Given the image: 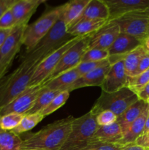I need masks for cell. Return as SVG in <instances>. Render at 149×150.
Here are the masks:
<instances>
[{"label": "cell", "mask_w": 149, "mask_h": 150, "mask_svg": "<svg viewBox=\"0 0 149 150\" xmlns=\"http://www.w3.org/2000/svg\"><path fill=\"white\" fill-rule=\"evenodd\" d=\"M148 113L147 110L144 111L137 120L133 122L128 128L123 133V145L134 143L137 138L143 134L145 123Z\"/></svg>", "instance_id": "cb8c5ba5"}, {"label": "cell", "mask_w": 149, "mask_h": 150, "mask_svg": "<svg viewBox=\"0 0 149 150\" xmlns=\"http://www.w3.org/2000/svg\"><path fill=\"white\" fill-rule=\"evenodd\" d=\"M16 0H0V18L4 13L11 8Z\"/></svg>", "instance_id": "f35d334b"}, {"label": "cell", "mask_w": 149, "mask_h": 150, "mask_svg": "<svg viewBox=\"0 0 149 150\" xmlns=\"http://www.w3.org/2000/svg\"><path fill=\"white\" fill-rule=\"evenodd\" d=\"M75 38L77 37L72 36L68 33L65 23L59 18L50 32L32 49L26 51L24 55L22 57V61L40 62L50 54Z\"/></svg>", "instance_id": "7a4b0ae2"}, {"label": "cell", "mask_w": 149, "mask_h": 150, "mask_svg": "<svg viewBox=\"0 0 149 150\" xmlns=\"http://www.w3.org/2000/svg\"><path fill=\"white\" fill-rule=\"evenodd\" d=\"M146 53L147 51L142 45L124 56V69L127 77H133L135 76L140 60Z\"/></svg>", "instance_id": "d4e9b609"}, {"label": "cell", "mask_w": 149, "mask_h": 150, "mask_svg": "<svg viewBox=\"0 0 149 150\" xmlns=\"http://www.w3.org/2000/svg\"><path fill=\"white\" fill-rule=\"evenodd\" d=\"M142 13H144V14L147 15V16H149V7H148V8L146 9V10H145L144 11H142Z\"/></svg>", "instance_id": "f6af8a7d"}, {"label": "cell", "mask_w": 149, "mask_h": 150, "mask_svg": "<svg viewBox=\"0 0 149 150\" xmlns=\"http://www.w3.org/2000/svg\"><path fill=\"white\" fill-rule=\"evenodd\" d=\"M149 69V53H146L143 57L142 59L140 60V62L139 64L138 67H137V72H136L135 76L144 73L145 71Z\"/></svg>", "instance_id": "8d00e7d4"}, {"label": "cell", "mask_w": 149, "mask_h": 150, "mask_svg": "<svg viewBox=\"0 0 149 150\" xmlns=\"http://www.w3.org/2000/svg\"><path fill=\"white\" fill-rule=\"evenodd\" d=\"M134 143L145 149H149V132L140 135Z\"/></svg>", "instance_id": "74e56055"}, {"label": "cell", "mask_w": 149, "mask_h": 150, "mask_svg": "<svg viewBox=\"0 0 149 150\" xmlns=\"http://www.w3.org/2000/svg\"><path fill=\"white\" fill-rule=\"evenodd\" d=\"M42 89V84L29 86L12 102L0 109V116L8 114L25 115L32 108Z\"/></svg>", "instance_id": "8fae6325"}, {"label": "cell", "mask_w": 149, "mask_h": 150, "mask_svg": "<svg viewBox=\"0 0 149 150\" xmlns=\"http://www.w3.org/2000/svg\"><path fill=\"white\" fill-rule=\"evenodd\" d=\"M24 115L18 114H8L0 116V130L12 131L18 126Z\"/></svg>", "instance_id": "f546056e"}, {"label": "cell", "mask_w": 149, "mask_h": 150, "mask_svg": "<svg viewBox=\"0 0 149 150\" xmlns=\"http://www.w3.org/2000/svg\"><path fill=\"white\" fill-rule=\"evenodd\" d=\"M70 92L68 91H64L61 92L51 102V103L46 107L44 110H42L40 112V114L43 116L44 117H47V116L50 115L51 114L53 113L58 108H61V106L66 103V102L68 100L69 97H70Z\"/></svg>", "instance_id": "4dcf8cb0"}, {"label": "cell", "mask_w": 149, "mask_h": 150, "mask_svg": "<svg viewBox=\"0 0 149 150\" xmlns=\"http://www.w3.org/2000/svg\"><path fill=\"white\" fill-rule=\"evenodd\" d=\"M43 119L44 117L40 113L34 114H26V115H24V117H23L18 126L15 127L13 130H12V131L18 135L25 133V132H27L33 129Z\"/></svg>", "instance_id": "83f0119b"}, {"label": "cell", "mask_w": 149, "mask_h": 150, "mask_svg": "<svg viewBox=\"0 0 149 150\" xmlns=\"http://www.w3.org/2000/svg\"><path fill=\"white\" fill-rule=\"evenodd\" d=\"M128 77L124 69V59L120 60L111 65L102 83V91L108 93L115 92L127 86Z\"/></svg>", "instance_id": "5bb4252c"}, {"label": "cell", "mask_w": 149, "mask_h": 150, "mask_svg": "<svg viewBox=\"0 0 149 150\" xmlns=\"http://www.w3.org/2000/svg\"><path fill=\"white\" fill-rule=\"evenodd\" d=\"M111 67L110 64H108L102 67H98L84 76L78 78L69 89L68 92H70L74 89L80 88L87 87V86H101L105 79L107 73Z\"/></svg>", "instance_id": "2e32d148"}, {"label": "cell", "mask_w": 149, "mask_h": 150, "mask_svg": "<svg viewBox=\"0 0 149 150\" xmlns=\"http://www.w3.org/2000/svg\"><path fill=\"white\" fill-rule=\"evenodd\" d=\"M149 83V69L144 73L133 77H128L127 87L137 94L146 84Z\"/></svg>", "instance_id": "f1b7e54d"}, {"label": "cell", "mask_w": 149, "mask_h": 150, "mask_svg": "<svg viewBox=\"0 0 149 150\" xmlns=\"http://www.w3.org/2000/svg\"><path fill=\"white\" fill-rule=\"evenodd\" d=\"M143 46L144 47V48L145 49V51H147L148 53H149V36L143 41Z\"/></svg>", "instance_id": "7bdbcfd3"}, {"label": "cell", "mask_w": 149, "mask_h": 150, "mask_svg": "<svg viewBox=\"0 0 149 150\" xmlns=\"http://www.w3.org/2000/svg\"><path fill=\"white\" fill-rule=\"evenodd\" d=\"M108 22V20H104V19L81 21L74 24V26L69 28L67 32L74 37L87 36L100 29Z\"/></svg>", "instance_id": "603a6c76"}, {"label": "cell", "mask_w": 149, "mask_h": 150, "mask_svg": "<svg viewBox=\"0 0 149 150\" xmlns=\"http://www.w3.org/2000/svg\"><path fill=\"white\" fill-rule=\"evenodd\" d=\"M37 64V62L22 61L13 73L0 81V109L29 87Z\"/></svg>", "instance_id": "3957f363"}, {"label": "cell", "mask_w": 149, "mask_h": 150, "mask_svg": "<svg viewBox=\"0 0 149 150\" xmlns=\"http://www.w3.org/2000/svg\"><path fill=\"white\" fill-rule=\"evenodd\" d=\"M98 127L96 116L91 111L82 117L74 118L71 131L60 150H89Z\"/></svg>", "instance_id": "277c9868"}, {"label": "cell", "mask_w": 149, "mask_h": 150, "mask_svg": "<svg viewBox=\"0 0 149 150\" xmlns=\"http://www.w3.org/2000/svg\"><path fill=\"white\" fill-rule=\"evenodd\" d=\"M59 91H46L43 89L42 87L41 93L37 98L35 100L33 106L32 107L30 110L26 113V114H37V113H40L42 110L45 109L50 103L51 101L60 93Z\"/></svg>", "instance_id": "4316f807"}, {"label": "cell", "mask_w": 149, "mask_h": 150, "mask_svg": "<svg viewBox=\"0 0 149 150\" xmlns=\"http://www.w3.org/2000/svg\"><path fill=\"white\" fill-rule=\"evenodd\" d=\"M147 108L148 103L139 99L118 117L117 122L121 126L123 133L133 122L135 121L145 110H147Z\"/></svg>", "instance_id": "7402d4cb"}, {"label": "cell", "mask_w": 149, "mask_h": 150, "mask_svg": "<svg viewBox=\"0 0 149 150\" xmlns=\"http://www.w3.org/2000/svg\"><path fill=\"white\" fill-rule=\"evenodd\" d=\"M109 10L108 21L124 15L142 12L149 7V0H104Z\"/></svg>", "instance_id": "7c38bea8"}, {"label": "cell", "mask_w": 149, "mask_h": 150, "mask_svg": "<svg viewBox=\"0 0 149 150\" xmlns=\"http://www.w3.org/2000/svg\"><path fill=\"white\" fill-rule=\"evenodd\" d=\"M90 36L91 35H87L80 39L63 55L59 63L57 64L49 77L45 81L43 84L55 79L59 75L74 69L80 64L82 57L88 50Z\"/></svg>", "instance_id": "30bf717a"}, {"label": "cell", "mask_w": 149, "mask_h": 150, "mask_svg": "<svg viewBox=\"0 0 149 150\" xmlns=\"http://www.w3.org/2000/svg\"><path fill=\"white\" fill-rule=\"evenodd\" d=\"M93 19H109V10L104 0H90L80 17L71 25V26L81 21Z\"/></svg>", "instance_id": "ac0fdd59"}, {"label": "cell", "mask_w": 149, "mask_h": 150, "mask_svg": "<svg viewBox=\"0 0 149 150\" xmlns=\"http://www.w3.org/2000/svg\"><path fill=\"white\" fill-rule=\"evenodd\" d=\"M148 103H149V100H148Z\"/></svg>", "instance_id": "c3c4849f"}, {"label": "cell", "mask_w": 149, "mask_h": 150, "mask_svg": "<svg viewBox=\"0 0 149 150\" xmlns=\"http://www.w3.org/2000/svg\"><path fill=\"white\" fill-rule=\"evenodd\" d=\"M143 43V41L134 37L120 32L118 36L108 51L110 56L124 57L126 54H129L137 47L142 45Z\"/></svg>", "instance_id": "e0dca14e"}, {"label": "cell", "mask_w": 149, "mask_h": 150, "mask_svg": "<svg viewBox=\"0 0 149 150\" xmlns=\"http://www.w3.org/2000/svg\"><path fill=\"white\" fill-rule=\"evenodd\" d=\"M90 0H72L64 4L60 18L65 23L67 29L78 18Z\"/></svg>", "instance_id": "44dd1931"}, {"label": "cell", "mask_w": 149, "mask_h": 150, "mask_svg": "<svg viewBox=\"0 0 149 150\" xmlns=\"http://www.w3.org/2000/svg\"><path fill=\"white\" fill-rule=\"evenodd\" d=\"M93 142L123 144V131L121 126L117 122L110 125L99 126L92 138V142Z\"/></svg>", "instance_id": "d6986e66"}, {"label": "cell", "mask_w": 149, "mask_h": 150, "mask_svg": "<svg viewBox=\"0 0 149 150\" xmlns=\"http://www.w3.org/2000/svg\"><path fill=\"white\" fill-rule=\"evenodd\" d=\"M78 78H80V76L74 67V69L65 72L50 81L42 84V87L46 91H68L70 86Z\"/></svg>", "instance_id": "ffe728a7"}, {"label": "cell", "mask_w": 149, "mask_h": 150, "mask_svg": "<svg viewBox=\"0 0 149 150\" xmlns=\"http://www.w3.org/2000/svg\"><path fill=\"white\" fill-rule=\"evenodd\" d=\"M149 132V114L148 115L147 118H146L145 120V127H144V130H143V133H148Z\"/></svg>", "instance_id": "ee69618b"}, {"label": "cell", "mask_w": 149, "mask_h": 150, "mask_svg": "<svg viewBox=\"0 0 149 150\" xmlns=\"http://www.w3.org/2000/svg\"><path fill=\"white\" fill-rule=\"evenodd\" d=\"M23 139L13 131L0 130V150H22Z\"/></svg>", "instance_id": "484cf974"}, {"label": "cell", "mask_w": 149, "mask_h": 150, "mask_svg": "<svg viewBox=\"0 0 149 150\" xmlns=\"http://www.w3.org/2000/svg\"><path fill=\"white\" fill-rule=\"evenodd\" d=\"M137 97L140 100L148 103L149 100V83L146 84L138 93L137 94Z\"/></svg>", "instance_id": "ab89813d"}, {"label": "cell", "mask_w": 149, "mask_h": 150, "mask_svg": "<svg viewBox=\"0 0 149 150\" xmlns=\"http://www.w3.org/2000/svg\"><path fill=\"white\" fill-rule=\"evenodd\" d=\"M147 111H148V113L149 114V103H148V108H147Z\"/></svg>", "instance_id": "bcb514c9"}, {"label": "cell", "mask_w": 149, "mask_h": 150, "mask_svg": "<svg viewBox=\"0 0 149 150\" xmlns=\"http://www.w3.org/2000/svg\"><path fill=\"white\" fill-rule=\"evenodd\" d=\"M16 26L10 8L3 14L0 18V29H11Z\"/></svg>", "instance_id": "d590c367"}, {"label": "cell", "mask_w": 149, "mask_h": 150, "mask_svg": "<svg viewBox=\"0 0 149 150\" xmlns=\"http://www.w3.org/2000/svg\"><path fill=\"white\" fill-rule=\"evenodd\" d=\"M74 120L70 116L28 135L23 139L22 150H60L71 131Z\"/></svg>", "instance_id": "6da1fadb"}, {"label": "cell", "mask_w": 149, "mask_h": 150, "mask_svg": "<svg viewBox=\"0 0 149 150\" xmlns=\"http://www.w3.org/2000/svg\"><path fill=\"white\" fill-rule=\"evenodd\" d=\"M108 64H110L108 59L99 62H80L77 67H75V69L79 76L81 77L86 73Z\"/></svg>", "instance_id": "d6a6232c"}, {"label": "cell", "mask_w": 149, "mask_h": 150, "mask_svg": "<svg viewBox=\"0 0 149 150\" xmlns=\"http://www.w3.org/2000/svg\"><path fill=\"white\" fill-rule=\"evenodd\" d=\"M124 146L117 143L93 142L91 144L89 150H123Z\"/></svg>", "instance_id": "e575fe53"}, {"label": "cell", "mask_w": 149, "mask_h": 150, "mask_svg": "<svg viewBox=\"0 0 149 150\" xmlns=\"http://www.w3.org/2000/svg\"><path fill=\"white\" fill-rule=\"evenodd\" d=\"M84 37L86 36H79L75 38L74 39L72 40L69 41L65 45H64L62 47H61L58 50H56L53 53L48 56L46 58L42 60L40 62L38 63L36 69H35L34 73L33 76H32L29 86L43 84L45 81L49 77L51 73L56 68L57 64L59 63L63 55L71 47H72L76 42H78L80 39H82Z\"/></svg>", "instance_id": "9c48e42d"}, {"label": "cell", "mask_w": 149, "mask_h": 150, "mask_svg": "<svg viewBox=\"0 0 149 150\" xmlns=\"http://www.w3.org/2000/svg\"><path fill=\"white\" fill-rule=\"evenodd\" d=\"M110 57L108 50L88 49L81 58L80 62H99L108 59Z\"/></svg>", "instance_id": "1f68e13d"}, {"label": "cell", "mask_w": 149, "mask_h": 150, "mask_svg": "<svg viewBox=\"0 0 149 150\" xmlns=\"http://www.w3.org/2000/svg\"><path fill=\"white\" fill-rule=\"evenodd\" d=\"M42 2V0H16L10 8L16 26L28 25L31 17Z\"/></svg>", "instance_id": "9a60e30c"}, {"label": "cell", "mask_w": 149, "mask_h": 150, "mask_svg": "<svg viewBox=\"0 0 149 150\" xmlns=\"http://www.w3.org/2000/svg\"><path fill=\"white\" fill-rule=\"evenodd\" d=\"M149 36V30H148V37Z\"/></svg>", "instance_id": "7dc6e473"}, {"label": "cell", "mask_w": 149, "mask_h": 150, "mask_svg": "<svg viewBox=\"0 0 149 150\" xmlns=\"http://www.w3.org/2000/svg\"><path fill=\"white\" fill-rule=\"evenodd\" d=\"M12 30L11 29H0V48H1L3 45H4V42L6 41V40L7 39L8 36L10 35V34L11 33Z\"/></svg>", "instance_id": "60d3db41"}, {"label": "cell", "mask_w": 149, "mask_h": 150, "mask_svg": "<svg viewBox=\"0 0 149 150\" xmlns=\"http://www.w3.org/2000/svg\"><path fill=\"white\" fill-rule=\"evenodd\" d=\"M111 21L118 25L121 33L131 35L142 41L148 38L149 16L142 12L129 13Z\"/></svg>", "instance_id": "ba28073f"}, {"label": "cell", "mask_w": 149, "mask_h": 150, "mask_svg": "<svg viewBox=\"0 0 149 150\" xmlns=\"http://www.w3.org/2000/svg\"><path fill=\"white\" fill-rule=\"evenodd\" d=\"M120 29L113 21H108L103 27L91 35L88 49L108 50L120 34Z\"/></svg>", "instance_id": "4fadbf2b"}, {"label": "cell", "mask_w": 149, "mask_h": 150, "mask_svg": "<svg viewBox=\"0 0 149 150\" xmlns=\"http://www.w3.org/2000/svg\"><path fill=\"white\" fill-rule=\"evenodd\" d=\"M64 7V4L51 9L26 26L23 38V45L26 46V51L32 49L53 27L61 17Z\"/></svg>", "instance_id": "8992f818"}, {"label": "cell", "mask_w": 149, "mask_h": 150, "mask_svg": "<svg viewBox=\"0 0 149 150\" xmlns=\"http://www.w3.org/2000/svg\"><path fill=\"white\" fill-rule=\"evenodd\" d=\"M118 117L110 111H103L96 116V122L99 126H107L117 122Z\"/></svg>", "instance_id": "836d02e7"}, {"label": "cell", "mask_w": 149, "mask_h": 150, "mask_svg": "<svg viewBox=\"0 0 149 150\" xmlns=\"http://www.w3.org/2000/svg\"><path fill=\"white\" fill-rule=\"evenodd\" d=\"M123 150H149L145 149L143 148L142 146H139V145L136 144L135 143L129 144H126L124 146Z\"/></svg>", "instance_id": "b9f144b4"}, {"label": "cell", "mask_w": 149, "mask_h": 150, "mask_svg": "<svg viewBox=\"0 0 149 150\" xmlns=\"http://www.w3.org/2000/svg\"><path fill=\"white\" fill-rule=\"evenodd\" d=\"M138 100L137 94L127 86L111 93L102 91L100 96L96 100L90 111L96 116L103 111H110L118 117Z\"/></svg>", "instance_id": "5b68a950"}, {"label": "cell", "mask_w": 149, "mask_h": 150, "mask_svg": "<svg viewBox=\"0 0 149 150\" xmlns=\"http://www.w3.org/2000/svg\"><path fill=\"white\" fill-rule=\"evenodd\" d=\"M27 25L15 26L0 48V81L11 66L15 57L23 45V38Z\"/></svg>", "instance_id": "52a82bcc"}]
</instances>
